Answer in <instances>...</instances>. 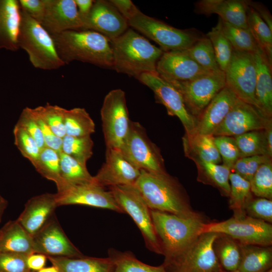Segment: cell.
<instances>
[{"label":"cell","mask_w":272,"mask_h":272,"mask_svg":"<svg viewBox=\"0 0 272 272\" xmlns=\"http://www.w3.org/2000/svg\"><path fill=\"white\" fill-rule=\"evenodd\" d=\"M15 145L22 155L33 165L38 160L40 149L34 139L22 127L15 125L13 130Z\"/></svg>","instance_id":"obj_46"},{"label":"cell","mask_w":272,"mask_h":272,"mask_svg":"<svg viewBox=\"0 0 272 272\" xmlns=\"http://www.w3.org/2000/svg\"><path fill=\"white\" fill-rule=\"evenodd\" d=\"M246 1L248 29L258 46L263 50L272 62V30Z\"/></svg>","instance_id":"obj_37"},{"label":"cell","mask_w":272,"mask_h":272,"mask_svg":"<svg viewBox=\"0 0 272 272\" xmlns=\"http://www.w3.org/2000/svg\"><path fill=\"white\" fill-rule=\"evenodd\" d=\"M265 272H272V269H271V268H270V269H269L268 270H266Z\"/></svg>","instance_id":"obj_62"},{"label":"cell","mask_w":272,"mask_h":272,"mask_svg":"<svg viewBox=\"0 0 272 272\" xmlns=\"http://www.w3.org/2000/svg\"><path fill=\"white\" fill-rule=\"evenodd\" d=\"M94 1L92 0H75L81 19L88 14Z\"/></svg>","instance_id":"obj_57"},{"label":"cell","mask_w":272,"mask_h":272,"mask_svg":"<svg viewBox=\"0 0 272 272\" xmlns=\"http://www.w3.org/2000/svg\"><path fill=\"white\" fill-rule=\"evenodd\" d=\"M206 36L212 43L220 70L224 72L232 57L233 48L223 33L222 21L220 18L217 25Z\"/></svg>","instance_id":"obj_41"},{"label":"cell","mask_w":272,"mask_h":272,"mask_svg":"<svg viewBox=\"0 0 272 272\" xmlns=\"http://www.w3.org/2000/svg\"><path fill=\"white\" fill-rule=\"evenodd\" d=\"M136 79L153 91L157 102L166 107L169 115L179 118L184 127L185 134L194 131L196 118L188 111L181 95L170 83L155 73L142 74Z\"/></svg>","instance_id":"obj_14"},{"label":"cell","mask_w":272,"mask_h":272,"mask_svg":"<svg viewBox=\"0 0 272 272\" xmlns=\"http://www.w3.org/2000/svg\"><path fill=\"white\" fill-rule=\"evenodd\" d=\"M18 46L27 53L35 68L52 70L65 65L57 52L51 35L21 9Z\"/></svg>","instance_id":"obj_5"},{"label":"cell","mask_w":272,"mask_h":272,"mask_svg":"<svg viewBox=\"0 0 272 272\" xmlns=\"http://www.w3.org/2000/svg\"><path fill=\"white\" fill-rule=\"evenodd\" d=\"M248 5L252 7L259 16L272 30V17L269 11L262 4L258 2L247 1Z\"/></svg>","instance_id":"obj_56"},{"label":"cell","mask_w":272,"mask_h":272,"mask_svg":"<svg viewBox=\"0 0 272 272\" xmlns=\"http://www.w3.org/2000/svg\"><path fill=\"white\" fill-rule=\"evenodd\" d=\"M238 99L236 95L225 86L196 118V125L193 132L212 135Z\"/></svg>","instance_id":"obj_23"},{"label":"cell","mask_w":272,"mask_h":272,"mask_svg":"<svg viewBox=\"0 0 272 272\" xmlns=\"http://www.w3.org/2000/svg\"><path fill=\"white\" fill-rule=\"evenodd\" d=\"M252 193L258 197L272 198L271 161L262 164L250 181Z\"/></svg>","instance_id":"obj_45"},{"label":"cell","mask_w":272,"mask_h":272,"mask_svg":"<svg viewBox=\"0 0 272 272\" xmlns=\"http://www.w3.org/2000/svg\"><path fill=\"white\" fill-rule=\"evenodd\" d=\"M0 252L34 253L32 236L17 220L8 221L0 229Z\"/></svg>","instance_id":"obj_27"},{"label":"cell","mask_w":272,"mask_h":272,"mask_svg":"<svg viewBox=\"0 0 272 272\" xmlns=\"http://www.w3.org/2000/svg\"><path fill=\"white\" fill-rule=\"evenodd\" d=\"M52 265L60 272H114L111 259L84 256L81 257L47 256Z\"/></svg>","instance_id":"obj_28"},{"label":"cell","mask_w":272,"mask_h":272,"mask_svg":"<svg viewBox=\"0 0 272 272\" xmlns=\"http://www.w3.org/2000/svg\"><path fill=\"white\" fill-rule=\"evenodd\" d=\"M109 2L127 21L140 11L130 0H110Z\"/></svg>","instance_id":"obj_54"},{"label":"cell","mask_w":272,"mask_h":272,"mask_svg":"<svg viewBox=\"0 0 272 272\" xmlns=\"http://www.w3.org/2000/svg\"><path fill=\"white\" fill-rule=\"evenodd\" d=\"M113 65L117 72L135 78L144 73H155L164 51L132 29L110 41Z\"/></svg>","instance_id":"obj_3"},{"label":"cell","mask_w":272,"mask_h":272,"mask_svg":"<svg viewBox=\"0 0 272 272\" xmlns=\"http://www.w3.org/2000/svg\"><path fill=\"white\" fill-rule=\"evenodd\" d=\"M57 207L55 193L41 194L27 201L17 220L33 236L54 215Z\"/></svg>","instance_id":"obj_22"},{"label":"cell","mask_w":272,"mask_h":272,"mask_svg":"<svg viewBox=\"0 0 272 272\" xmlns=\"http://www.w3.org/2000/svg\"><path fill=\"white\" fill-rule=\"evenodd\" d=\"M271 161V158L265 155L240 158L236 161L232 170L250 182L258 168L262 164Z\"/></svg>","instance_id":"obj_48"},{"label":"cell","mask_w":272,"mask_h":272,"mask_svg":"<svg viewBox=\"0 0 272 272\" xmlns=\"http://www.w3.org/2000/svg\"><path fill=\"white\" fill-rule=\"evenodd\" d=\"M240 246L239 272H265L271 268L272 250L270 246L242 244Z\"/></svg>","instance_id":"obj_30"},{"label":"cell","mask_w":272,"mask_h":272,"mask_svg":"<svg viewBox=\"0 0 272 272\" xmlns=\"http://www.w3.org/2000/svg\"><path fill=\"white\" fill-rule=\"evenodd\" d=\"M82 21V30L97 32L109 41L120 36L129 26L127 20L109 1H95L90 11Z\"/></svg>","instance_id":"obj_17"},{"label":"cell","mask_w":272,"mask_h":272,"mask_svg":"<svg viewBox=\"0 0 272 272\" xmlns=\"http://www.w3.org/2000/svg\"><path fill=\"white\" fill-rule=\"evenodd\" d=\"M47 257L46 255L34 253L28 255L27 263L29 269L36 272L44 267Z\"/></svg>","instance_id":"obj_55"},{"label":"cell","mask_w":272,"mask_h":272,"mask_svg":"<svg viewBox=\"0 0 272 272\" xmlns=\"http://www.w3.org/2000/svg\"><path fill=\"white\" fill-rule=\"evenodd\" d=\"M21 9L38 22L45 8V0H19Z\"/></svg>","instance_id":"obj_53"},{"label":"cell","mask_w":272,"mask_h":272,"mask_svg":"<svg viewBox=\"0 0 272 272\" xmlns=\"http://www.w3.org/2000/svg\"><path fill=\"white\" fill-rule=\"evenodd\" d=\"M32 116L39 125L42 132L46 147L58 152H61L62 139L56 135L46 124L35 113L33 108H30Z\"/></svg>","instance_id":"obj_52"},{"label":"cell","mask_w":272,"mask_h":272,"mask_svg":"<svg viewBox=\"0 0 272 272\" xmlns=\"http://www.w3.org/2000/svg\"><path fill=\"white\" fill-rule=\"evenodd\" d=\"M134 185L151 210L183 217L201 216L191 207L180 183L167 172L153 173L141 170Z\"/></svg>","instance_id":"obj_1"},{"label":"cell","mask_w":272,"mask_h":272,"mask_svg":"<svg viewBox=\"0 0 272 272\" xmlns=\"http://www.w3.org/2000/svg\"><path fill=\"white\" fill-rule=\"evenodd\" d=\"M33 109L56 135L62 139L66 135L64 124V108L48 103L44 106Z\"/></svg>","instance_id":"obj_44"},{"label":"cell","mask_w":272,"mask_h":272,"mask_svg":"<svg viewBox=\"0 0 272 272\" xmlns=\"http://www.w3.org/2000/svg\"><path fill=\"white\" fill-rule=\"evenodd\" d=\"M169 83L180 93L187 110L196 118L226 86L225 74L221 70L190 81Z\"/></svg>","instance_id":"obj_13"},{"label":"cell","mask_w":272,"mask_h":272,"mask_svg":"<svg viewBox=\"0 0 272 272\" xmlns=\"http://www.w3.org/2000/svg\"><path fill=\"white\" fill-rule=\"evenodd\" d=\"M219 234L204 233L178 253L165 257L162 264L167 272H217L222 270L214 244Z\"/></svg>","instance_id":"obj_6"},{"label":"cell","mask_w":272,"mask_h":272,"mask_svg":"<svg viewBox=\"0 0 272 272\" xmlns=\"http://www.w3.org/2000/svg\"><path fill=\"white\" fill-rule=\"evenodd\" d=\"M109 188L124 213L131 217L141 231L147 248L162 255L152 222L151 210L135 185H116Z\"/></svg>","instance_id":"obj_7"},{"label":"cell","mask_w":272,"mask_h":272,"mask_svg":"<svg viewBox=\"0 0 272 272\" xmlns=\"http://www.w3.org/2000/svg\"><path fill=\"white\" fill-rule=\"evenodd\" d=\"M240 158L256 155L269 156L264 129L248 131L234 137Z\"/></svg>","instance_id":"obj_39"},{"label":"cell","mask_w":272,"mask_h":272,"mask_svg":"<svg viewBox=\"0 0 272 272\" xmlns=\"http://www.w3.org/2000/svg\"><path fill=\"white\" fill-rule=\"evenodd\" d=\"M214 142L223 162V164L231 170L236 161L240 158L234 138L224 135L214 137Z\"/></svg>","instance_id":"obj_47"},{"label":"cell","mask_w":272,"mask_h":272,"mask_svg":"<svg viewBox=\"0 0 272 272\" xmlns=\"http://www.w3.org/2000/svg\"><path fill=\"white\" fill-rule=\"evenodd\" d=\"M155 231L165 257L182 251L201 234L206 222L202 216L183 217L151 210Z\"/></svg>","instance_id":"obj_4"},{"label":"cell","mask_w":272,"mask_h":272,"mask_svg":"<svg viewBox=\"0 0 272 272\" xmlns=\"http://www.w3.org/2000/svg\"><path fill=\"white\" fill-rule=\"evenodd\" d=\"M246 215L268 223L272 222V201L265 198L251 197L244 207Z\"/></svg>","instance_id":"obj_49"},{"label":"cell","mask_w":272,"mask_h":272,"mask_svg":"<svg viewBox=\"0 0 272 272\" xmlns=\"http://www.w3.org/2000/svg\"><path fill=\"white\" fill-rule=\"evenodd\" d=\"M246 0H201L195 4L197 14L210 16L216 14L223 22L248 29Z\"/></svg>","instance_id":"obj_24"},{"label":"cell","mask_w":272,"mask_h":272,"mask_svg":"<svg viewBox=\"0 0 272 272\" xmlns=\"http://www.w3.org/2000/svg\"><path fill=\"white\" fill-rule=\"evenodd\" d=\"M51 36L65 64L78 60L104 67H113L110 42L102 34L89 30H72Z\"/></svg>","instance_id":"obj_2"},{"label":"cell","mask_w":272,"mask_h":272,"mask_svg":"<svg viewBox=\"0 0 272 272\" xmlns=\"http://www.w3.org/2000/svg\"><path fill=\"white\" fill-rule=\"evenodd\" d=\"M127 22L129 26L159 44L164 52L186 50L201 37L193 31L174 28L140 10Z\"/></svg>","instance_id":"obj_8"},{"label":"cell","mask_w":272,"mask_h":272,"mask_svg":"<svg viewBox=\"0 0 272 272\" xmlns=\"http://www.w3.org/2000/svg\"><path fill=\"white\" fill-rule=\"evenodd\" d=\"M27 256L14 252H0V272H33L28 267Z\"/></svg>","instance_id":"obj_51"},{"label":"cell","mask_w":272,"mask_h":272,"mask_svg":"<svg viewBox=\"0 0 272 272\" xmlns=\"http://www.w3.org/2000/svg\"><path fill=\"white\" fill-rule=\"evenodd\" d=\"M267 147L269 156H272V124L270 123L264 129Z\"/></svg>","instance_id":"obj_58"},{"label":"cell","mask_w":272,"mask_h":272,"mask_svg":"<svg viewBox=\"0 0 272 272\" xmlns=\"http://www.w3.org/2000/svg\"><path fill=\"white\" fill-rule=\"evenodd\" d=\"M224 74L226 86L238 99L260 109L255 97L256 69L254 53L233 49Z\"/></svg>","instance_id":"obj_12"},{"label":"cell","mask_w":272,"mask_h":272,"mask_svg":"<svg viewBox=\"0 0 272 272\" xmlns=\"http://www.w3.org/2000/svg\"><path fill=\"white\" fill-rule=\"evenodd\" d=\"M20 21L19 1L0 0V49L16 51L19 49Z\"/></svg>","instance_id":"obj_25"},{"label":"cell","mask_w":272,"mask_h":272,"mask_svg":"<svg viewBox=\"0 0 272 272\" xmlns=\"http://www.w3.org/2000/svg\"><path fill=\"white\" fill-rule=\"evenodd\" d=\"M93 142L90 135L72 137L65 135L62 138L61 152L86 166L93 155Z\"/></svg>","instance_id":"obj_42"},{"label":"cell","mask_w":272,"mask_h":272,"mask_svg":"<svg viewBox=\"0 0 272 272\" xmlns=\"http://www.w3.org/2000/svg\"><path fill=\"white\" fill-rule=\"evenodd\" d=\"M60 175L63 182L62 191L66 187L93 182V176L89 172L86 166L81 164L73 157L59 153Z\"/></svg>","instance_id":"obj_33"},{"label":"cell","mask_w":272,"mask_h":272,"mask_svg":"<svg viewBox=\"0 0 272 272\" xmlns=\"http://www.w3.org/2000/svg\"><path fill=\"white\" fill-rule=\"evenodd\" d=\"M229 181V208L234 212L233 216H245V205L253 197L250 182L233 172L230 174Z\"/></svg>","instance_id":"obj_38"},{"label":"cell","mask_w":272,"mask_h":272,"mask_svg":"<svg viewBox=\"0 0 272 272\" xmlns=\"http://www.w3.org/2000/svg\"><path fill=\"white\" fill-rule=\"evenodd\" d=\"M186 156L195 161L219 164L221 158L212 135L192 132L182 139Z\"/></svg>","instance_id":"obj_29"},{"label":"cell","mask_w":272,"mask_h":272,"mask_svg":"<svg viewBox=\"0 0 272 272\" xmlns=\"http://www.w3.org/2000/svg\"><path fill=\"white\" fill-rule=\"evenodd\" d=\"M108 252L114 266V272H167L162 264L158 266L147 264L129 251L122 252L112 248Z\"/></svg>","instance_id":"obj_35"},{"label":"cell","mask_w":272,"mask_h":272,"mask_svg":"<svg viewBox=\"0 0 272 272\" xmlns=\"http://www.w3.org/2000/svg\"><path fill=\"white\" fill-rule=\"evenodd\" d=\"M217 272H239V271L238 270H235V271H226V270L222 269V270H221L220 271H217Z\"/></svg>","instance_id":"obj_61"},{"label":"cell","mask_w":272,"mask_h":272,"mask_svg":"<svg viewBox=\"0 0 272 272\" xmlns=\"http://www.w3.org/2000/svg\"><path fill=\"white\" fill-rule=\"evenodd\" d=\"M32 237L34 253L54 257L85 256L69 240L55 215Z\"/></svg>","instance_id":"obj_16"},{"label":"cell","mask_w":272,"mask_h":272,"mask_svg":"<svg viewBox=\"0 0 272 272\" xmlns=\"http://www.w3.org/2000/svg\"><path fill=\"white\" fill-rule=\"evenodd\" d=\"M270 123L271 118L260 109L238 99L212 135L234 137L248 131L264 129Z\"/></svg>","instance_id":"obj_15"},{"label":"cell","mask_w":272,"mask_h":272,"mask_svg":"<svg viewBox=\"0 0 272 272\" xmlns=\"http://www.w3.org/2000/svg\"><path fill=\"white\" fill-rule=\"evenodd\" d=\"M106 148L120 149L130 128L125 93L120 89L105 97L100 111Z\"/></svg>","instance_id":"obj_11"},{"label":"cell","mask_w":272,"mask_h":272,"mask_svg":"<svg viewBox=\"0 0 272 272\" xmlns=\"http://www.w3.org/2000/svg\"><path fill=\"white\" fill-rule=\"evenodd\" d=\"M141 172L119 149L106 148L105 162L93 176V182L103 187L134 184Z\"/></svg>","instance_id":"obj_19"},{"label":"cell","mask_w":272,"mask_h":272,"mask_svg":"<svg viewBox=\"0 0 272 272\" xmlns=\"http://www.w3.org/2000/svg\"><path fill=\"white\" fill-rule=\"evenodd\" d=\"M39 23L51 35L82 30L83 27L75 0H45L44 12Z\"/></svg>","instance_id":"obj_21"},{"label":"cell","mask_w":272,"mask_h":272,"mask_svg":"<svg viewBox=\"0 0 272 272\" xmlns=\"http://www.w3.org/2000/svg\"><path fill=\"white\" fill-rule=\"evenodd\" d=\"M204 233L224 234L242 244L270 246L272 244L271 225L247 215L206 223L201 230V234Z\"/></svg>","instance_id":"obj_9"},{"label":"cell","mask_w":272,"mask_h":272,"mask_svg":"<svg viewBox=\"0 0 272 272\" xmlns=\"http://www.w3.org/2000/svg\"><path fill=\"white\" fill-rule=\"evenodd\" d=\"M33 166L43 177L55 182L57 191L63 188L59 152L46 146L40 150L38 160Z\"/></svg>","instance_id":"obj_36"},{"label":"cell","mask_w":272,"mask_h":272,"mask_svg":"<svg viewBox=\"0 0 272 272\" xmlns=\"http://www.w3.org/2000/svg\"><path fill=\"white\" fill-rule=\"evenodd\" d=\"M185 50L196 63L208 71L214 72L221 70L212 43L206 36L200 37Z\"/></svg>","instance_id":"obj_40"},{"label":"cell","mask_w":272,"mask_h":272,"mask_svg":"<svg viewBox=\"0 0 272 272\" xmlns=\"http://www.w3.org/2000/svg\"><path fill=\"white\" fill-rule=\"evenodd\" d=\"M119 149L141 170L153 173L166 172L160 150L139 122L131 121L128 133Z\"/></svg>","instance_id":"obj_10"},{"label":"cell","mask_w":272,"mask_h":272,"mask_svg":"<svg viewBox=\"0 0 272 272\" xmlns=\"http://www.w3.org/2000/svg\"><path fill=\"white\" fill-rule=\"evenodd\" d=\"M156 72L168 82L190 81L211 73L196 63L185 50L164 52L157 63Z\"/></svg>","instance_id":"obj_20"},{"label":"cell","mask_w":272,"mask_h":272,"mask_svg":"<svg viewBox=\"0 0 272 272\" xmlns=\"http://www.w3.org/2000/svg\"><path fill=\"white\" fill-rule=\"evenodd\" d=\"M36 272H60L59 269L55 266L52 265L51 266L44 267Z\"/></svg>","instance_id":"obj_60"},{"label":"cell","mask_w":272,"mask_h":272,"mask_svg":"<svg viewBox=\"0 0 272 272\" xmlns=\"http://www.w3.org/2000/svg\"><path fill=\"white\" fill-rule=\"evenodd\" d=\"M256 69L255 97L260 110L268 117L272 115V62L258 46L254 52Z\"/></svg>","instance_id":"obj_26"},{"label":"cell","mask_w":272,"mask_h":272,"mask_svg":"<svg viewBox=\"0 0 272 272\" xmlns=\"http://www.w3.org/2000/svg\"><path fill=\"white\" fill-rule=\"evenodd\" d=\"M197 164L198 180L218 188L226 196H229V176L231 170L225 165L195 161Z\"/></svg>","instance_id":"obj_31"},{"label":"cell","mask_w":272,"mask_h":272,"mask_svg":"<svg viewBox=\"0 0 272 272\" xmlns=\"http://www.w3.org/2000/svg\"><path fill=\"white\" fill-rule=\"evenodd\" d=\"M214 248L223 270H238L241 258L240 243L227 235L219 234L215 241Z\"/></svg>","instance_id":"obj_32"},{"label":"cell","mask_w":272,"mask_h":272,"mask_svg":"<svg viewBox=\"0 0 272 272\" xmlns=\"http://www.w3.org/2000/svg\"><path fill=\"white\" fill-rule=\"evenodd\" d=\"M58 206L79 205L106 209L124 213L110 191L94 182L66 187L55 193Z\"/></svg>","instance_id":"obj_18"},{"label":"cell","mask_w":272,"mask_h":272,"mask_svg":"<svg viewBox=\"0 0 272 272\" xmlns=\"http://www.w3.org/2000/svg\"><path fill=\"white\" fill-rule=\"evenodd\" d=\"M16 125L23 128L34 139L40 150L46 147L42 132L32 116L30 108L26 107L23 110Z\"/></svg>","instance_id":"obj_50"},{"label":"cell","mask_w":272,"mask_h":272,"mask_svg":"<svg viewBox=\"0 0 272 272\" xmlns=\"http://www.w3.org/2000/svg\"><path fill=\"white\" fill-rule=\"evenodd\" d=\"M64 124L66 135L69 136H88L95 131L93 120L83 108L64 109Z\"/></svg>","instance_id":"obj_34"},{"label":"cell","mask_w":272,"mask_h":272,"mask_svg":"<svg viewBox=\"0 0 272 272\" xmlns=\"http://www.w3.org/2000/svg\"><path fill=\"white\" fill-rule=\"evenodd\" d=\"M8 201L0 194V223L3 218V215L7 208Z\"/></svg>","instance_id":"obj_59"},{"label":"cell","mask_w":272,"mask_h":272,"mask_svg":"<svg viewBox=\"0 0 272 272\" xmlns=\"http://www.w3.org/2000/svg\"><path fill=\"white\" fill-rule=\"evenodd\" d=\"M222 30L234 50L254 53L257 49L258 45L248 29L236 27L222 21Z\"/></svg>","instance_id":"obj_43"}]
</instances>
